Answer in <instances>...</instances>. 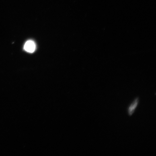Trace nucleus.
<instances>
[{"label":"nucleus","mask_w":156,"mask_h":156,"mask_svg":"<svg viewBox=\"0 0 156 156\" xmlns=\"http://www.w3.org/2000/svg\"><path fill=\"white\" fill-rule=\"evenodd\" d=\"M36 44L32 40H29L25 43L24 45V50L29 53H33L36 49Z\"/></svg>","instance_id":"1"},{"label":"nucleus","mask_w":156,"mask_h":156,"mask_svg":"<svg viewBox=\"0 0 156 156\" xmlns=\"http://www.w3.org/2000/svg\"><path fill=\"white\" fill-rule=\"evenodd\" d=\"M139 98H136L134 99L133 102L128 107V113L129 115L131 116L133 114L134 112L138 106L139 103Z\"/></svg>","instance_id":"2"}]
</instances>
